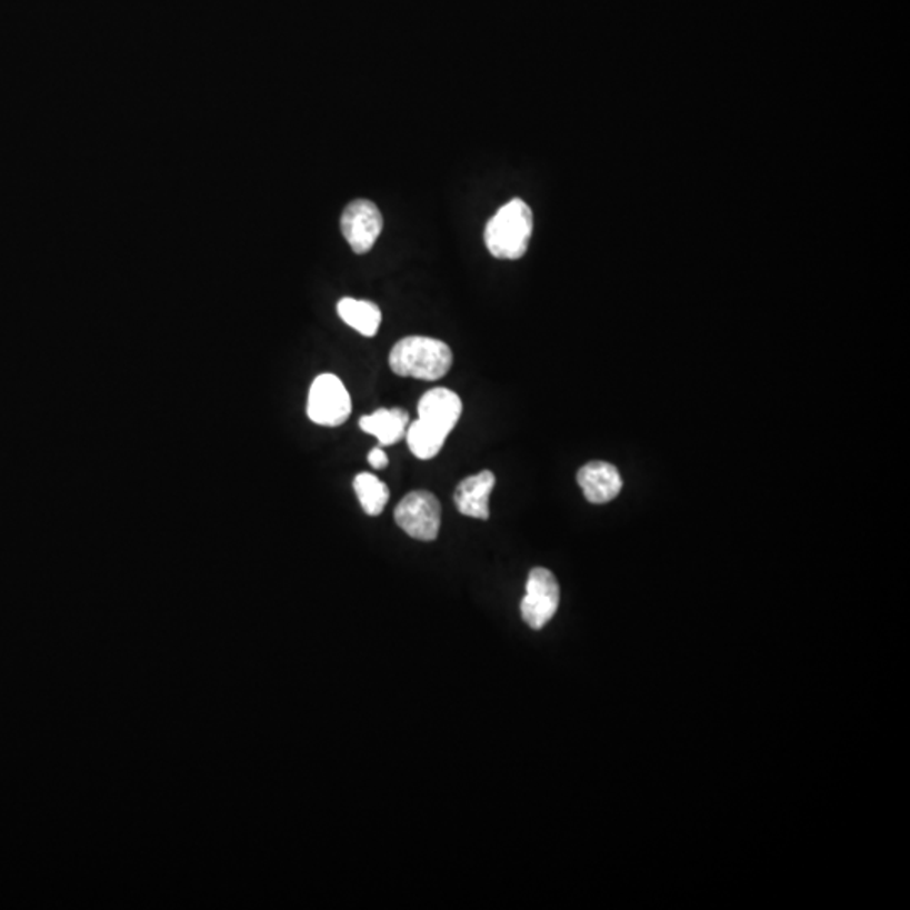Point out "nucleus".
I'll list each match as a JSON object with an SVG mask.
<instances>
[{
    "instance_id": "nucleus-1",
    "label": "nucleus",
    "mask_w": 910,
    "mask_h": 910,
    "mask_svg": "<svg viewBox=\"0 0 910 910\" xmlns=\"http://www.w3.org/2000/svg\"><path fill=\"white\" fill-rule=\"evenodd\" d=\"M461 416L462 401L458 393L449 388L427 391L419 401V420L404 433L413 456L422 461L436 458Z\"/></svg>"
},
{
    "instance_id": "nucleus-2",
    "label": "nucleus",
    "mask_w": 910,
    "mask_h": 910,
    "mask_svg": "<svg viewBox=\"0 0 910 910\" xmlns=\"http://www.w3.org/2000/svg\"><path fill=\"white\" fill-rule=\"evenodd\" d=\"M452 351L446 342L426 336H409L393 346L390 368L398 377L436 381L452 367Z\"/></svg>"
},
{
    "instance_id": "nucleus-3",
    "label": "nucleus",
    "mask_w": 910,
    "mask_h": 910,
    "mask_svg": "<svg viewBox=\"0 0 910 910\" xmlns=\"http://www.w3.org/2000/svg\"><path fill=\"white\" fill-rule=\"evenodd\" d=\"M531 233L533 214L530 207L523 199H511L486 224V247L494 259L518 260L527 253Z\"/></svg>"
},
{
    "instance_id": "nucleus-4",
    "label": "nucleus",
    "mask_w": 910,
    "mask_h": 910,
    "mask_svg": "<svg viewBox=\"0 0 910 910\" xmlns=\"http://www.w3.org/2000/svg\"><path fill=\"white\" fill-rule=\"evenodd\" d=\"M308 416L324 427H339L351 416V397L336 374H319L309 390Z\"/></svg>"
},
{
    "instance_id": "nucleus-5",
    "label": "nucleus",
    "mask_w": 910,
    "mask_h": 910,
    "mask_svg": "<svg viewBox=\"0 0 910 910\" xmlns=\"http://www.w3.org/2000/svg\"><path fill=\"white\" fill-rule=\"evenodd\" d=\"M440 502L432 492L413 491L401 499L394 510L398 527L420 541H433L440 530Z\"/></svg>"
},
{
    "instance_id": "nucleus-6",
    "label": "nucleus",
    "mask_w": 910,
    "mask_h": 910,
    "mask_svg": "<svg viewBox=\"0 0 910 910\" xmlns=\"http://www.w3.org/2000/svg\"><path fill=\"white\" fill-rule=\"evenodd\" d=\"M560 587L550 570L533 569L528 577L527 596L521 600L523 621L534 631L543 629L559 611Z\"/></svg>"
},
{
    "instance_id": "nucleus-7",
    "label": "nucleus",
    "mask_w": 910,
    "mask_h": 910,
    "mask_svg": "<svg viewBox=\"0 0 910 910\" xmlns=\"http://www.w3.org/2000/svg\"><path fill=\"white\" fill-rule=\"evenodd\" d=\"M341 230L352 251L363 256L377 243L383 230V217L373 201L357 199L342 211Z\"/></svg>"
},
{
    "instance_id": "nucleus-8",
    "label": "nucleus",
    "mask_w": 910,
    "mask_h": 910,
    "mask_svg": "<svg viewBox=\"0 0 910 910\" xmlns=\"http://www.w3.org/2000/svg\"><path fill=\"white\" fill-rule=\"evenodd\" d=\"M580 488L587 501L592 504H606L618 498L622 489V478L618 469L609 462H589L577 474Z\"/></svg>"
},
{
    "instance_id": "nucleus-9",
    "label": "nucleus",
    "mask_w": 910,
    "mask_h": 910,
    "mask_svg": "<svg viewBox=\"0 0 910 910\" xmlns=\"http://www.w3.org/2000/svg\"><path fill=\"white\" fill-rule=\"evenodd\" d=\"M496 478L491 471H482L479 474L464 479L453 492V502L458 506L464 517L476 518V520H488L489 518V496L494 488Z\"/></svg>"
},
{
    "instance_id": "nucleus-10",
    "label": "nucleus",
    "mask_w": 910,
    "mask_h": 910,
    "mask_svg": "<svg viewBox=\"0 0 910 910\" xmlns=\"http://www.w3.org/2000/svg\"><path fill=\"white\" fill-rule=\"evenodd\" d=\"M407 426L409 412L401 409H380L360 419L361 430L377 437L380 447L393 446L401 440L407 433Z\"/></svg>"
},
{
    "instance_id": "nucleus-11",
    "label": "nucleus",
    "mask_w": 910,
    "mask_h": 910,
    "mask_svg": "<svg viewBox=\"0 0 910 910\" xmlns=\"http://www.w3.org/2000/svg\"><path fill=\"white\" fill-rule=\"evenodd\" d=\"M338 314L349 328L367 336V338H373L381 324L380 308H378L377 303L368 302V300L344 297L338 302Z\"/></svg>"
},
{
    "instance_id": "nucleus-12",
    "label": "nucleus",
    "mask_w": 910,
    "mask_h": 910,
    "mask_svg": "<svg viewBox=\"0 0 910 910\" xmlns=\"http://www.w3.org/2000/svg\"><path fill=\"white\" fill-rule=\"evenodd\" d=\"M352 488L357 491L358 501L363 506L364 513L368 517H378V514L383 513L384 506L388 504V499H390V489L377 476L370 474V472H361L354 478Z\"/></svg>"
},
{
    "instance_id": "nucleus-13",
    "label": "nucleus",
    "mask_w": 910,
    "mask_h": 910,
    "mask_svg": "<svg viewBox=\"0 0 910 910\" xmlns=\"http://www.w3.org/2000/svg\"><path fill=\"white\" fill-rule=\"evenodd\" d=\"M368 462H370L371 468L383 469L388 466V456L381 450V447H377V449L371 450L370 456H368Z\"/></svg>"
}]
</instances>
